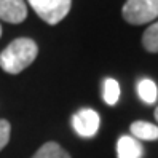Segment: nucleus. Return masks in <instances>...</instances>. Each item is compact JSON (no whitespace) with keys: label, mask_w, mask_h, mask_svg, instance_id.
Masks as SVG:
<instances>
[{"label":"nucleus","mask_w":158,"mask_h":158,"mask_svg":"<svg viewBox=\"0 0 158 158\" xmlns=\"http://www.w3.org/2000/svg\"><path fill=\"white\" fill-rule=\"evenodd\" d=\"M101 118L93 109H81L72 117V126L75 133L81 137H93L99 129Z\"/></svg>","instance_id":"20e7f679"},{"label":"nucleus","mask_w":158,"mask_h":158,"mask_svg":"<svg viewBox=\"0 0 158 158\" xmlns=\"http://www.w3.org/2000/svg\"><path fill=\"white\" fill-rule=\"evenodd\" d=\"M102 98L109 106H115L120 99V85L114 78H106L102 86Z\"/></svg>","instance_id":"9d476101"},{"label":"nucleus","mask_w":158,"mask_h":158,"mask_svg":"<svg viewBox=\"0 0 158 158\" xmlns=\"http://www.w3.org/2000/svg\"><path fill=\"white\" fill-rule=\"evenodd\" d=\"M32 158H70V155L64 150L58 142H45Z\"/></svg>","instance_id":"1a4fd4ad"},{"label":"nucleus","mask_w":158,"mask_h":158,"mask_svg":"<svg viewBox=\"0 0 158 158\" xmlns=\"http://www.w3.org/2000/svg\"><path fill=\"white\" fill-rule=\"evenodd\" d=\"M37 16L46 24H58L67 16L72 0H27Z\"/></svg>","instance_id":"7ed1b4c3"},{"label":"nucleus","mask_w":158,"mask_h":158,"mask_svg":"<svg viewBox=\"0 0 158 158\" xmlns=\"http://www.w3.org/2000/svg\"><path fill=\"white\" fill-rule=\"evenodd\" d=\"M137 94L145 104H155L158 99V88L150 78H142L137 83Z\"/></svg>","instance_id":"6e6552de"},{"label":"nucleus","mask_w":158,"mask_h":158,"mask_svg":"<svg viewBox=\"0 0 158 158\" xmlns=\"http://www.w3.org/2000/svg\"><path fill=\"white\" fill-rule=\"evenodd\" d=\"M155 120H156V122H158V107L155 109Z\"/></svg>","instance_id":"ddd939ff"},{"label":"nucleus","mask_w":158,"mask_h":158,"mask_svg":"<svg viewBox=\"0 0 158 158\" xmlns=\"http://www.w3.org/2000/svg\"><path fill=\"white\" fill-rule=\"evenodd\" d=\"M39 54V46L32 39H21L13 40L6 48L0 53V67L6 73H19L27 69L35 61Z\"/></svg>","instance_id":"f257e3e1"},{"label":"nucleus","mask_w":158,"mask_h":158,"mask_svg":"<svg viewBox=\"0 0 158 158\" xmlns=\"http://www.w3.org/2000/svg\"><path fill=\"white\" fill-rule=\"evenodd\" d=\"M122 15L126 23L134 26L152 23L158 18V0H126Z\"/></svg>","instance_id":"f03ea898"},{"label":"nucleus","mask_w":158,"mask_h":158,"mask_svg":"<svg viewBox=\"0 0 158 158\" xmlns=\"http://www.w3.org/2000/svg\"><path fill=\"white\" fill-rule=\"evenodd\" d=\"M10 133H11V126L6 120H0V150L6 147L8 141H10Z\"/></svg>","instance_id":"f8f14e48"},{"label":"nucleus","mask_w":158,"mask_h":158,"mask_svg":"<svg viewBox=\"0 0 158 158\" xmlns=\"http://www.w3.org/2000/svg\"><path fill=\"white\" fill-rule=\"evenodd\" d=\"M142 46L148 53H158V21L145 29L142 35Z\"/></svg>","instance_id":"9b49d317"},{"label":"nucleus","mask_w":158,"mask_h":158,"mask_svg":"<svg viewBox=\"0 0 158 158\" xmlns=\"http://www.w3.org/2000/svg\"><path fill=\"white\" fill-rule=\"evenodd\" d=\"M0 37H2V26H0Z\"/></svg>","instance_id":"4468645a"},{"label":"nucleus","mask_w":158,"mask_h":158,"mask_svg":"<svg viewBox=\"0 0 158 158\" xmlns=\"http://www.w3.org/2000/svg\"><path fill=\"white\" fill-rule=\"evenodd\" d=\"M129 129L134 139H141V141H156L158 139V126L148 122H134Z\"/></svg>","instance_id":"0eeeda50"},{"label":"nucleus","mask_w":158,"mask_h":158,"mask_svg":"<svg viewBox=\"0 0 158 158\" xmlns=\"http://www.w3.org/2000/svg\"><path fill=\"white\" fill-rule=\"evenodd\" d=\"M27 8L24 0H0V19L19 24L26 19Z\"/></svg>","instance_id":"39448f33"},{"label":"nucleus","mask_w":158,"mask_h":158,"mask_svg":"<svg viewBox=\"0 0 158 158\" xmlns=\"http://www.w3.org/2000/svg\"><path fill=\"white\" fill-rule=\"evenodd\" d=\"M144 148L141 142L133 136H122L117 142V156L118 158H142Z\"/></svg>","instance_id":"423d86ee"}]
</instances>
